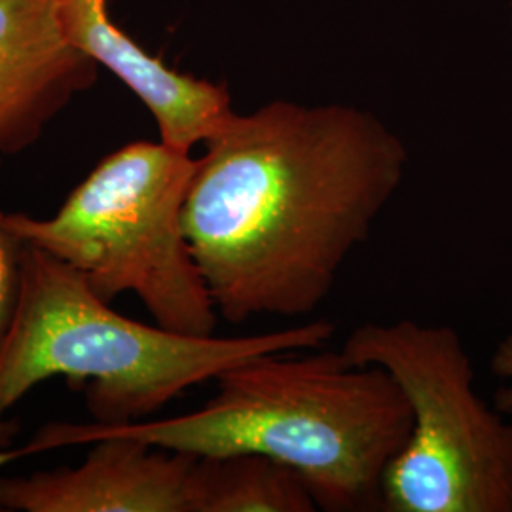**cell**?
I'll return each instance as SVG.
<instances>
[{"label":"cell","mask_w":512,"mask_h":512,"mask_svg":"<svg viewBox=\"0 0 512 512\" xmlns=\"http://www.w3.org/2000/svg\"><path fill=\"white\" fill-rule=\"evenodd\" d=\"M184 234L222 319L306 317L370 238L406 175L403 139L370 110L275 99L205 141Z\"/></svg>","instance_id":"obj_1"},{"label":"cell","mask_w":512,"mask_h":512,"mask_svg":"<svg viewBox=\"0 0 512 512\" xmlns=\"http://www.w3.org/2000/svg\"><path fill=\"white\" fill-rule=\"evenodd\" d=\"M194 412L128 425H42L0 450V469L44 452L122 435L194 458L256 454L304 478L321 511H380L385 471L412 429L401 387L342 349L266 353L226 368Z\"/></svg>","instance_id":"obj_2"},{"label":"cell","mask_w":512,"mask_h":512,"mask_svg":"<svg viewBox=\"0 0 512 512\" xmlns=\"http://www.w3.org/2000/svg\"><path fill=\"white\" fill-rule=\"evenodd\" d=\"M334 330L329 319H317L224 338L145 325L112 310L71 266L27 245L18 306L0 344V450L19 433L8 414L55 376L84 389L95 423L128 425L241 361L323 348Z\"/></svg>","instance_id":"obj_3"},{"label":"cell","mask_w":512,"mask_h":512,"mask_svg":"<svg viewBox=\"0 0 512 512\" xmlns=\"http://www.w3.org/2000/svg\"><path fill=\"white\" fill-rule=\"evenodd\" d=\"M194 169L192 152L135 141L95 165L52 217L6 213V222L105 302L135 294L156 325L209 336L219 313L183 224Z\"/></svg>","instance_id":"obj_4"},{"label":"cell","mask_w":512,"mask_h":512,"mask_svg":"<svg viewBox=\"0 0 512 512\" xmlns=\"http://www.w3.org/2000/svg\"><path fill=\"white\" fill-rule=\"evenodd\" d=\"M342 351L397 382L412 429L389 463L384 512H512V423L475 389L458 330L414 319L363 323Z\"/></svg>","instance_id":"obj_5"},{"label":"cell","mask_w":512,"mask_h":512,"mask_svg":"<svg viewBox=\"0 0 512 512\" xmlns=\"http://www.w3.org/2000/svg\"><path fill=\"white\" fill-rule=\"evenodd\" d=\"M198 458L105 435L78 467L0 476V511L194 512Z\"/></svg>","instance_id":"obj_6"},{"label":"cell","mask_w":512,"mask_h":512,"mask_svg":"<svg viewBox=\"0 0 512 512\" xmlns=\"http://www.w3.org/2000/svg\"><path fill=\"white\" fill-rule=\"evenodd\" d=\"M99 63L63 33L55 0H0V167L33 147Z\"/></svg>","instance_id":"obj_7"},{"label":"cell","mask_w":512,"mask_h":512,"mask_svg":"<svg viewBox=\"0 0 512 512\" xmlns=\"http://www.w3.org/2000/svg\"><path fill=\"white\" fill-rule=\"evenodd\" d=\"M63 33L84 54L120 78L152 114L160 141L192 152L224 128L236 112L224 84L169 69L116 23L107 0H55Z\"/></svg>","instance_id":"obj_8"},{"label":"cell","mask_w":512,"mask_h":512,"mask_svg":"<svg viewBox=\"0 0 512 512\" xmlns=\"http://www.w3.org/2000/svg\"><path fill=\"white\" fill-rule=\"evenodd\" d=\"M315 497L291 467L256 454L198 458L194 512H315Z\"/></svg>","instance_id":"obj_9"},{"label":"cell","mask_w":512,"mask_h":512,"mask_svg":"<svg viewBox=\"0 0 512 512\" xmlns=\"http://www.w3.org/2000/svg\"><path fill=\"white\" fill-rule=\"evenodd\" d=\"M25 249L27 243L8 226L6 213L0 211V344L18 306Z\"/></svg>","instance_id":"obj_10"},{"label":"cell","mask_w":512,"mask_h":512,"mask_svg":"<svg viewBox=\"0 0 512 512\" xmlns=\"http://www.w3.org/2000/svg\"><path fill=\"white\" fill-rule=\"evenodd\" d=\"M492 372L501 380L495 393L494 406L505 416L512 414V334L499 340L492 355Z\"/></svg>","instance_id":"obj_11"},{"label":"cell","mask_w":512,"mask_h":512,"mask_svg":"<svg viewBox=\"0 0 512 512\" xmlns=\"http://www.w3.org/2000/svg\"><path fill=\"white\" fill-rule=\"evenodd\" d=\"M511 10H512V0H511Z\"/></svg>","instance_id":"obj_12"}]
</instances>
